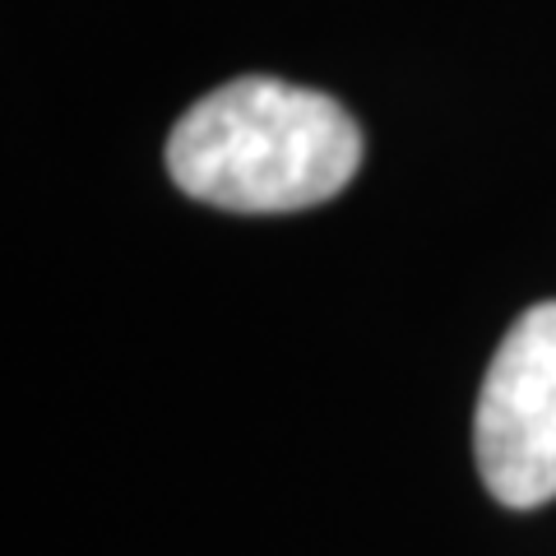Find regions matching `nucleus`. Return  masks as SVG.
<instances>
[{"label":"nucleus","mask_w":556,"mask_h":556,"mask_svg":"<svg viewBox=\"0 0 556 556\" xmlns=\"http://www.w3.org/2000/svg\"><path fill=\"white\" fill-rule=\"evenodd\" d=\"M362 163V130L329 93L247 75L204 93L167 135V172L228 214H298L334 200Z\"/></svg>","instance_id":"1"},{"label":"nucleus","mask_w":556,"mask_h":556,"mask_svg":"<svg viewBox=\"0 0 556 556\" xmlns=\"http://www.w3.org/2000/svg\"><path fill=\"white\" fill-rule=\"evenodd\" d=\"M478 473L501 506L556 496V302L525 311L486 367L473 413Z\"/></svg>","instance_id":"2"}]
</instances>
